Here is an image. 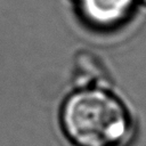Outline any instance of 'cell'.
Returning <instances> with one entry per match:
<instances>
[{"mask_svg":"<svg viewBox=\"0 0 146 146\" xmlns=\"http://www.w3.org/2000/svg\"><path fill=\"white\" fill-rule=\"evenodd\" d=\"M140 5H143L144 7H146V0H140Z\"/></svg>","mask_w":146,"mask_h":146,"instance_id":"cell-3","label":"cell"},{"mask_svg":"<svg viewBox=\"0 0 146 146\" xmlns=\"http://www.w3.org/2000/svg\"><path fill=\"white\" fill-rule=\"evenodd\" d=\"M80 24L97 34L121 31L136 15L140 0H71Z\"/></svg>","mask_w":146,"mask_h":146,"instance_id":"cell-2","label":"cell"},{"mask_svg":"<svg viewBox=\"0 0 146 146\" xmlns=\"http://www.w3.org/2000/svg\"><path fill=\"white\" fill-rule=\"evenodd\" d=\"M58 124L71 146H132L138 133L132 108L108 82L76 84L62 100Z\"/></svg>","mask_w":146,"mask_h":146,"instance_id":"cell-1","label":"cell"}]
</instances>
